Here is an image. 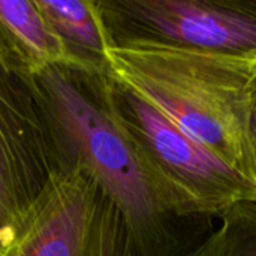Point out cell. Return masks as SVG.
<instances>
[{
    "label": "cell",
    "mask_w": 256,
    "mask_h": 256,
    "mask_svg": "<svg viewBox=\"0 0 256 256\" xmlns=\"http://www.w3.org/2000/svg\"><path fill=\"white\" fill-rule=\"evenodd\" d=\"M57 171L78 165L126 219L140 256H183L218 225L156 171L123 123L106 72L52 64L33 74Z\"/></svg>",
    "instance_id": "6da1fadb"
},
{
    "label": "cell",
    "mask_w": 256,
    "mask_h": 256,
    "mask_svg": "<svg viewBox=\"0 0 256 256\" xmlns=\"http://www.w3.org/2000/svg\"><path fill=\"white\" fill-rule=\"evenodd\" d=\"M0 256H140L129 225L81 166L56 171Z\"/></svg>",
    "instance_id": "3957f363"
},
{
    "label": "cell",
    "mask_w": 256,
    "mask_h": 256,
    "mask_svg": "<svg viewBox=\"0 0 256 256\" xmlns=\"http://www.w3.org/2000/svg\"><path fill=\"white\" fill-rule=\"evenodd\" d=\"M0 33L32 72L70 63V56L36 0H0Z\"/></svg>",
    "instance_id": "ba28073f"
},
{
    "label": "cell",
    "mask_w": 256,
    "mask_h": 256,
    "mask_svg": "<svg viewBox=\"0 0 256 256\" xmlns=\"http://www.w3.org/2000/svg\"><path fill=\"white\" fill-rule=\"evenodd\" d=\"M108 60L114 80L256 184L252 60L140 42L112 45Z\"/></svg>",
    "instance_id": "7a4b0ae2"
},
{
    "label": "cell",
    "mask_w": 256,
    "mask_h": 256,
    "mask_svg": "<svg viewBox=\"0 0 256 256\" xmlns=\"http://www.w3.org/2000/svg\"><path fill=\"white\" fill-rule=\"evenodd\" d=\"M249 132L250 142L256 162V60L252 63V78H250V116H249Z\"/></svg>",
    "instance_id": "30bf717a"
},
{
    "label": "cell",
    "mask_w": 256,
    "mask_h": 256,
    "mask_svg": "<svg viewBox=\"0 0 256 256\" xmlns=\"http://www.w3.org/2000/svg\"><path fill=\"white\" fill-rule=\"evenodd\" d=\"M39 9L64 44L70 64L110 74L108 34L98 0H36Z\"/></svg>",
    "instance_id": "52a82bcc"
},
{
    "label": "cell",
    "mask_w": 256,
    "mask_h": 256,
    "mask_svg": "<svg viewBox=\"0 0 256 256\" xmlns=\"http://www.w3.org/2000/svg\"><path fill=\"white\" fill-rule=\"evenodd\" d=\"M116 44L256 60V0H98Z\"/></svg>",
    "instance_id": "277c9868"
},
{
    "label": "cell",
    "mask_w": 256,
    "mask_h": 256,
    "mask_svg": "<svg viewBox=\"0 0 256 256\" xmlns=\"http://www.w3.org/2000/svg\"><path fill=\"white\" fill-rule=\"evenodd\" d=\"M56 171L33 74L0 33V252Z\"/></svg>",
    "instance_id": "8992f818"
},
{
    "label": "cell",
    "mask_w": 256,
    "mask_h": 256,
    "mask_svg": "<svg viewBox=\"0 0 256 256\" xmlns=\"http://www.w3.org/2000/svg\"><path fill=\"white\" fill-rule=\"evenodd\" d=\"M114 96L123 123L156 171L194 208L219 220L238 204H256V184L177 128L134 88L114 80Z\"/></svg>",
    "instance_id": "5b68a950"
},
{
    "label": "cell",
    "mask_w": 256,
    "mask_h": 256,
    "mask_svg": "<svg viewBox=\"0 0 256 256\" xmlns=\"http://www.w3.org/2000/svg\"><path fill=\"white\" fill-rule=\"evenodd\" d=\"M183 256H256V204L230 208L213 232Z\"/></svg>",
    "instance_id": "9c48e42d"
}]
</instances>
